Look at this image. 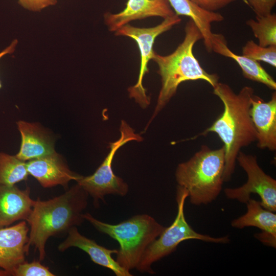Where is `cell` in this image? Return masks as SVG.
Instances as JSON below:
<instances>
[{"mask_svg": "<svg viewBox=\"0 0 276 276\" xmlns=\"http://www.w3.org/2000/svg\"><path fill=\"white\" fill-rule=\"evenodd\" d=\"M250 114L257 132V147L276 150V93L265 101L254 95L251 100Z\"/></svg>", "mask_w": 276, "mask_h": 276, "instance_id": "13", "label": "cell"}, {"mask_svg": "<svg viewBox=\"0 0 276 276\" xmlns=\"http://www.w3.org/2000/svg\"><path fill=\"white\" fill-rule=\"evenodd\" d=\"M185 32L183 41L170 54L163 56L154 52L152 60L158 66L162 86L151 121L175 95L182 82L203 80L213 87L218 82V76L205 71L194 55V45L202 36L191 19L186 23Z\"/></svg>", "mask_w": 276, "mask_h": 276, "instance_id": "3", "label": "cell"}, {"mask_svg": "<svg viewBox=\"0 0 276 276\" xmlns=\"http://www.w3.org/2000/svg\"><path fill=\"white\" fill-rule=\"evenodd\" d=\"M83 216L99 232L119 243L116 260L128 271L136 268L146 248L165 228L147 214L135 215L117 224L100 221L88 213Z\"/></svg>", "mask_w": 276, "mask_h": 276, "instance_id": "5", "label": "cell"}, {"mask_svg": "<svg viewBox=\"0 0 276 276\" xmlns=\"http://www.w3.org/2000/svg\"><path fill=\"white\" fill-rule=\"evenodd\" d=\"M199 7L209 11L216 12L235 0H190Z\"/></svg>", "mask_w": 276, "mask_h": 276, "instance_id": "26", "label": "cell"}, {"mask_svg": "<svg viewBox=\"0 0 276 276\" xmlns=\"http://www.w3.org/2000/svg\"><path fill=\"white\" fill-rule=\"evenodd\" d=\"M213 88V94L223 103L222 113L211 126L185 141L195 140L210 132L216 133L223 143V178L224 181H228L234 172L237 157L241 149L257 140L256 130L250 114L254 89L245 86L236 94L228 84L219 82Z\"/></svg>", "mask_w": 276, "mask_h": 276, "instance_id": "1", "label": "cell"}, {"mask_svg": "<svg viewBox=\"0 0 276 276\" xmlns=\"http://www.w3.org/2000/svg\"><path fill=\"white\" fill-rule=\"evenodd\" d=\"M181 18L175 14L165 18L159 25L150 28H137L126 24L117 30L114 34L130 37L136 42L140 52V68L136 84L128 89L129 96L135 99L142 107H147L150 103V98L143 85V78L148 72V64L152 59L154 50L153 45L156 38L162 33L170 30L179 24Z\"/></svg>", "mask_w": 276, "mask_h": 276, "instance_id": "8", "label": "cell"}, {"mask_svg": "<svg viewBox=\"0 0 276 276\" xmlns=\"http://www.w3.org/2000/svg\"><path fill=\"white\" fill-rule=\"evenodd\" d=\"M168 2L176 15L188 16L194 22L202 35L205 48L208 52H211L214 33L212 32L211 24L222 21L224 17L219 13L205 10L190 0H168Z\"/></svg>", "mask_w": 276, "mask_h": 276, "instance_id": "18", "label": "cell"}, {"mask_svg": "<svg viewBox=\"0 0 276 276\" xmlns=\"http://www.w3.org/2000/svg\"><path fill=\"white\" fill-rule=\"evenodd\" d=\"M17 44L18 40L17 39L13 40L9 46L0 52V59L7 54H12L14 52ZM1 87L2 84L0 81V88Z\"/></svg>", "mask_w": 276, "mask_h": 276, "instance_id": "28", "label": "cell"}, {"mask_svg": "<svg viewBox=\"0 0 276 276\" xmlns=\"http://www.w3.org/2000/svg\"><path fill=\"white\" fill-rule=\"evenodd\" d=\"M34 202L29 187L21 190L15 185H0V228L18 220L26 221Z\"/></svg>", "mask_w": 276, "mask_h": 276, "instance_id": "15", "label": "cell"}, {"mask_svg": "<svg viewBox=\"0 0 276 276\" xmlns=\"http://www.w3.org/2000/svg\"><path fill=\"white\" fill-rule=\"evenodd\" d=\"M18 3L25 9L39 12L47 7L56 5L57 0H18Z\"/></svg>", "mask_w": 276, "mask_h": 276, "instance_id": "25", "label": "cell"}, {"mask_svg": "<svg viewBox=\"0 0 276 276\" xmlns=\"http://www.w3.org/2000/svg\"><path fill=\"white\" fill-rule=\"evenodd\" d=\"M29 174L26 162L4 153H0V185L13 186L27 179Z\"/></svg>", "mask_w": 276, "mask_h": 276, "instance_id": "20", "label": "cell"}, {"mask_svg": "<svg viewBox=\"0 0 276 276\" xmlns=\"http://www.w3.org/2000/svg\"><path fill=\"white\" fill-rule=\"evenodd\" d=\"M250 27L258 44L262 47L276 45V14H270L246 22Z\"/></svg>", "mask_w": 276, "mask_h": 276, "instance_id": "21", "label": "cell"}, {"mask_svg": "<svg viewBox=\"0 0 276 276\" xmlns=\"http://www.w3.org/2000/svg\"><path fill=\"white\" fill-rule=\"evenodd\" d=\"M13 276H54L49 268L41 264L40 261L31 263L26 261L19 264L13 272Z\"/></svg>", "mask_w": 276, "mask_h": 276, "instance_id": "23", "label": "cell"}, {"mask_svg": "<svg viewBox=\"0 0 276 276\" xmlns=\"http://www.w3.org/2000/svg\"><path fill=\"white\" fill-rule=\"evenodd\" d=\"M188 197L187 190L178 186L176 194L177 213L173 223L165 227L159 236L146 248L136 269L141 272L155 273L152 264L174 251L181 242L195 239L204 242L224 244L230 241L228 236L213 237L199 234L187 222L184 213V205Z\"/></svg>", "mask_w": 276, "mask_h": 276, "instance_id": "6", "label": "cell"}, {"mask_svg": "<svg viewBox=\"0 0 276 276\" xmlns=\"http://www.w3.org/2000/svg\"><path fill=\"white\" fill-rule=\"evenodd\" d=\"M227 43L222 34L213 33L212 51L234 60L240 66L245 78L262 83L271 89H276V82L259 61L234 53L228 48Z\"/></svg>", "mask_w": 276, "mask_h": 276, "instance_id": "17", "label": "cell"}, {"mask_svg": "<svg viewBox=\"0 0 276 276\" xmlns=\"http://www.w3.org/2000/svg\"><path fill=\"white\" fill-rule=\"evenodd\" d=\"M168 0H128L125 8L119 13L107 12L104 15L108 30H117L135 20L159 16L164 19L175 15Z\"/></svg>", "mask_w": 276, "mask_h": 276, "instance_id": "11", "label": "cell"}, {"mask_svg": "<svg viewBox=\"0 0 276 276\" xmlns=\"http://www.w3.org/2000/svg\"><path fill=\"white\" fill-rule=\"evenodd\" d=\"M240 166L246 172L247 180L241 187L227 188L224 192L230 199L246 203L252 194H258L261 205L271 212L276 211V180L266 174L259 165L255 155L240 151L237 157Z\"/></svg>", "mask_w": 276, "mask_h": 276, "instance_id": "9", "label": "cell"}, {"mask_svg": "<svg viewBox=\"0 0 276 276\" xmlns=\"http://www.w3.org/2000/svg\"><path fill=\"white\" fill-rule=\"evenodd\" d=\"M242 55L245 57L276 67V45L262 47L250 40L242 47Z\"/></svg>", "mask_w": 276, "mask_h": 276, "instance_id": "22", "label": "cell"}, {"mask_svg": "<svg viewBox=\"0 0 276 276\" xmlns=\"http://www.w3.org/2000/svg\"><path fill=\"white\" fill-rule=\"evenodd\" d=\"M11 275L10 273L6 270L0 268V276H9Z\"/></svg>", "mask_w": 276, "mask_h": 276, "instance_id": "29", "label": "cell"}, {"mask_svg": "<svg viewBox=\"0 0 276 276\" xmlns=\"http://www.w3.org/2000/svg\"><path fill=\"white\" fill-rule=\"evenodd\" d=\"M248 5L256 14L260 17L267 15L271 11L276 4V0H243Z\"/></svg>", "mask_w": 276, "mask_h": 276, "instance_id": "24", "label": "cell"}, {"mask_svg": "<svg viewBox=\"0 0 276 276\" xmlns=\"http://www.w3.org/2000/svg\"><path fill=\"white\" fill-rule=\"evenodd\" d=\"M255 237L265 245L273 248L276 247V236L270 233L262 231L254 235Z\"/></svg>", "mask_w": 276, "mask_h": 276, "instance_id": "27", "label": "cell"}, {"mask_svg": "<svg viewBox=\"0 0 276 276\" xmlns=\"http://www.w3.org/2000/svg\"><path fill=\"white\" fill-rule=\"evenodd\" d=\"M77 247L87 253L95 263L111 270L117 276H131L129 271L120 266L112 255L116 254L117 249H108L98 244L95 240L81 235L77 226H74L67 234L66 239L58 246L63 252L70 247Z\"/></svg>", "mask_w": 276, "mask_h": 276, "instance_id": "14", "label": "cell"}, {"mask_svg": "<svg viewBox=\"0 0 276 276\" xmlns=\"http://www.w3.org/2000/svg\"><path fill=\"white\" fill-rule=\"evenodd\" d=\"M247 212L231 222L233 227L243 229L254 226L262 231L270 233L276 236V215L264 208L260 201L250 198L246 203Z\"/></svg>", "mask_w": 276, "mask_h": 276, "instance_id": "19", "label": "cell"}, {"mask_svg": "<svg viewBox=\"0 0 276 276\" xmlns=\"http://www.w3.org/2000/svg\"><path fill=\"white\" fill-rule=\"evenodd\" d=\"M29 233L25 220L0 228V268L11 275L16 267L25 261V256L29 253Z\"/></svg>", "mask_w": 276, "mask_h": 276, "instance_id": "10", "label": "cell"}, {"mask_svg": "<svg viewBox=\"0 0 276 276\" xmlns=\"http://www.w3.org/2000/svg\"><path fill=\"white\" fill-rule=\"evenodd\" d=\"M26 163L29 175L34 177L43 188L61 185L66 189L70 181H77L81 176L72 171L56 152L30 160Z\"/></svg>", "mask_w": 276, "mask_h": 276, "instance_id": "12", "label": "cell"}, {"mask_svg": "<svg viewBox=\"0 0 276 276\" xmlns=\"http://www.w3.org/2000/svg\"><path fill=\"white\" fill-rule=\"evenodd\" d=\"M88 193L77 183L64 194L47 200L38 197L26 221L30 225L28 247L34 246L39 261L44 259L45 244L51 237L67 234L85 220Z\"/></svg>", "mask_w": 276, "mask_h": 276, "instance_id": "2", "label": "cell"}, {"mask_svg": "<svg viewBox=\"0 0 276 276\" xmlns=\"http://www.w3.org/2000/svg\"><path fill=\"white\" fill-rule=\"evenodd\" d=\"M17 125L21 136L18 158L27 162L56 152L51 138L36 123L19 121Z\"/></svg>", "mask_w": 276, "mask_h": 276, "instance_id": "16", "label": "cell"}, {"mask_svg": "<svg viewBox=\"0 0 276 276\" xmlns=\"http://www.w3.org/2000/svg\"><path fill=\"white\" fill-rule=\"evenodd\" d=\"M120 137L116 142L110 143V151L102 163L91 175L81 176L76 181L93 198L95 205H98L100 200H104L105 195L117 194L121 196L128 192V186L112 169V162L117 151L125 144L132 141L141 142L142 137L124 121L121 123Z\"/></svg>", "mask_w": 276, "mask_h": 276, "instance_id": "7", "label": "cell"}, {"mask_svg": "<svg viewBox=\"0 0 276 276\" xmlns=\"http://www.w3.org/2000/svg\"><path fill=\"white\" fill-rule=\"evenodd\" d=\"M224 166V147L212 149L203 145L188 160L178 164L176 180L187 190L192 204L206 205L222 190Z\"/></svg>", "mask_w": 276, "mask_h": 276, "instance_id": "4", "label": "cell"}]
</instances>
